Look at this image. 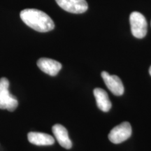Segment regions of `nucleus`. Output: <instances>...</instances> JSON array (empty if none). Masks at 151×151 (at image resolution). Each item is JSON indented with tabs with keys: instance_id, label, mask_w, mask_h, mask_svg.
<instances>
[{
	"instance_id": "10",
	"label": "nucleus",
	"mask_w": 151,
	"mask_h": 151,
	"mask_svg": "<svg viewBox=\"0 0 151 151\" xmlns=\"http://www.w3.org/2000/svg\"><path fill=\"white\" fill-rule=\"evenodd\" d=\"M94 95L97 101V105L103 112H108L111 108V102L109 98L107 92L101 88H95L94 90Z\"/></svg>"
},
{
	"instance_id": "1",
	"label": "nucleus",
	"mask_w": 151,
	"mask_h": 151,
	"mask_svg": "<svg viewBox=\"0 0 151 151\" xmlns=\"http://www.w3.org/2000/svg\"><path fill=\"white\" fill-rule=\"evenodd\" d=\"M20 18L32 29L39 32H48L54 29L51 18L43 11L35 9H27L20 12Z\"/></svg>"
},
{
	"instance_id": "3",
	"label": "nucleus",
	"mask_w": 151,
	"mask_h": 151,
	"mask_svg": "<svg viewBox=\"0 0 151 151\" xmlns=\"http://www.w3.org/2000/svg\"><path fill=\"white\" fill-rule=\"evenodd\" d=\"M131 31L133 36L137 39H143L147 34V21L143 14L134 11L129 16Z\"/></svg>"
},
{
	"instance_id": "6",
	"label": "nucleus",
	"mask_w": 151,
	"mask_h": 151,
	"mask_svg": "<svg viewBox=\"0 0 151 151\" xmlns=\"http://www.w3.org/2000/svg\"><path fill=\"white\" fill-rule=\"evenodd\" d=\"M102 77L105 84L109 90L116 96H121L124 93V86L121 80L118 76L110 75L106 71L101 72Z\"/></svg>"
},
{
	"instance_id": "11",
	"label": "nucleus",
	"mask_w": 151,
	"mask_h": 151,
	"mask_svg": "<svg viewBox=\"0 0 151 151\" xmlns=\"http://www.w3.org/2000/svg\"><path fill=\"white\" fill-rule=\"evenodd\" d=\"M149 73H150V75L151 76V67H150V69H149Z\"/></svg>"
},
{
	"instance_id": "4",
	"label": "nucleus",
	"mask_w": 151,
	"mask_h": 151,
	"mask_svg": "<svg viewBox=\"0 0 151 151\" xmlns=\"http://www.w3.org/2000/svg\"><path fill=\"white\" fill-rule=\"evenodd\" d=\"M132 127L128 122H122L111 129L109 139L115 144L122 143L127 140L132 135Z\"/></svg>"
},
{
	"instance_id": "5",
	"label": "nucleus",
	"mask_w": 151,
	"mask_h": 151,
	"mask_svg": "<svg viewBox=\"0 0 151 151\" xmlns=\"http://www.w3.org/2000/svg\"><path fill=\"white\" fill-rule=\"evenodd\" d=\"M62 9L72 14H83L88 10V5L86 0H55Z\"/></svg>"
},
{
	"instance_id": "8",
	"label": "nucleus",
	"mask_w": 151,
	"mask_h": 151,
	"mask_svg": "<svg viewBox=\"0 0 151 151\" xmlns=\"http://www.w3.org/2000/svg\"><path fill=\"white\" fill-rule=\"evenodd\" d=\"M52 132L59 144L66 149H70L72 147V142L70 140L66 128L62 124H56L52 126Z\"/></svg>"
},
{
	"instance_id": "9",
	"label": "nucleus",
	"mask_w": 151,
	"mask_h": 151,
	"mask_svg": "<svg viewBox=\"0 0 151 151\" xmlns=\"http://www.w3.org/2000/svg\"><path fill=\"white\" fill-rule=\"evenodd\" d=\"M27 138L30 143L36 146H50L55 143V139L52 136L41 132H29Z\"/></svg>"
},
{
	"instance_id": "7",
	"label": "nucleus",
	"mask_w": 151,
	"mask_h": 151,
	"mask_svg": "<svg viewBox=\"0 0 151 151\" xmlns=\"http://www.w3.org/2000/svg\"><path fill=\"white\" fill-rule=\"evenodd\" d=\"M37 66L43 72L52 76H56L62 69V65L59 62L46 58L38 60Z\"/></svg>"
},
{
	"instance_id": "2",
	"label": "nucleus",
	"mask_w": 151,
	"mask_h": 151,
	"mask_svg": "<svg viewBox=\"0 0 151 151\" xmlns=\"http://www.w3.org/2000/svg\"><path fill=\"white\" fill-rule=\"evenodd\" d=\"M9 81L6 78H0V109L14 111L18 107V100L9 91Z\"/></svg>"
}]
</instances>
